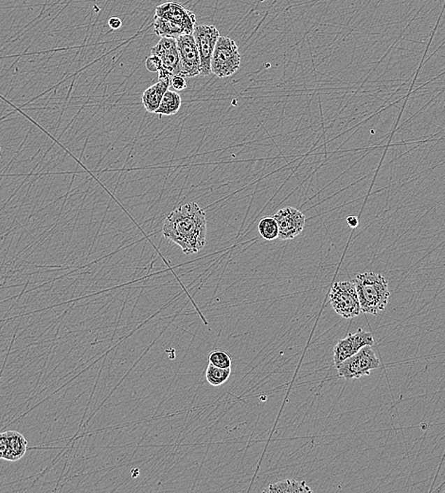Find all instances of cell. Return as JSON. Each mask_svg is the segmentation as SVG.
<instances>
[{"mask_svg":"<svg viewBox=\"0 0 445 493\" xmlns=\"http://www.w3.org/2000/svg\"><path fill=\"white\" fill-rule=\"evenodd\" d=\"M362 313L377 315L385 310L390 299L388 280L382 274L364 273L357 274L353 280Z\"/></svg>","mask_w":445,"mask_h":493,"instance_id":"2","label":"cell"},{"mask_svg":"<svg viewBox=\"0 0 445 493\" xmlns=\"http://www.w3.org/2000/svg\"><path fill=\"white\" fill-rule=\"evenodd\" d=\"M193 36L198 50L201 71L200 76H207L212 73V58L215 45L220 34L217 27L213 25H199L194 28Z\"/></svg>","mask_w":445,"mask_h":493,"instance_id":"6","label":"cell"},{"mask_svg":"<svg viewBox=\"0 0 445 493\" xmlns=\"http://www.w3.org/2000/svg\"><path fill=\"white\" fill-rule=\"evenodd\" d=\"M154 33L159 37H168V38H175L189 34L183 27L173 23L172 21L164 20V18L154 17Z\"/></svg>","mask_w":445,"mask_h":493,"instance_id":"15","label":"cell"},{"mask_svg":"<svg viewBox=\"0 0 445 493\" xmlns=\"http://www.w3.org/2000/svg\"><path fill=\"white\" fill-rule=\"evenodd\" d=\"M108 25L110 27L112 30H119V29L122 26V22L119 17H111L110 20H108Z\"/></svg>","mask_w":445,"mask_h":493,"instance_id":"23","label":"cell"},{"mask_svg":"<svg viewBox=\"0 0 445 493\" xmlns=\"http://www.w3.org/2000/svg\"><path fill=\"white\" fill-rule=\"evenodd\" d=\"M329 301L335 313L344 319H353L362 313L360 302L353 281L337 282L333 285Z\"/></svg>","mask_w":445,"mask_h":493,"instance_id":"4","label":"cell"},{"mask_svg":"<svg viewBox=\"0 0 445 493\" xmlns=\"http://www.w3.org/2000/svg\"><path fill=\"white\" fill-rule=\"evenodd\" d=\"M263 492L268 493H300L312 492L305 481H297L294 479H285L277 482L275 484L269 485Z\"/></svg>","mask_w":445,"mask_h":493,"instance_id":"14","label":"cell"},{"mask_svg":"<svg viewBox=\"0 0 445 493\" xmlns=\"http://www.w3.org/2000/svg\"><path fill=\"white\" fill-rule=\"evenodd\" d=\"M241 55L234 40L220 36L215 45L212 58V73L219 78H226L235 74L241 66Z\"/></svg>","mask_w":445,"mask_h":493,"instance_id":"3","label":"cell"},{"mask_svg":"<svg viewBox=\"0 0 445 493\" xmlns=\"http://www.w3.org/2000/svg\"><path fill=\"white\" fill-rule=\"evenodd\" d=\"M231 374V369H219L210 364L206 369V380L210 385L218 387L228 382Z\"/></svg>","mask_w":445,"mask_h":493,"instance_id":"17","label":"cell"},{"mask_svg":"<svg viewBox=\"0 0 445 493\" xmlns=\"http://www.w3.org/2000/svg\"><path fill=\"white\" fill-rule=\"evenodd\" d=\"M346 220H347L348 225L350 226L351 228H356L357 226H358V218L353 217V215H351V217H348Z\"/></svg>","mask_w":445,"mask_h":493,"instance_id":"24","label":"cell"},{"mask_svg":"<svg viewBox=\"0 0 445 493\" xmlns=\"http://www.w3.org/2000/svg\"><path fill=\"white\" fill-rule=\"evenodd\" d=\"M145 66L151 73H159L162 69L161 60L156 55L149 56L145 61Z\"/></svg>","mask_w":445,"mask_h":493,"instance_id":"20","label":"cell"},{"mask_svg":"<svg viewBox=\"0 0 445 493\" xmlns=\"http://www.w3.org/2000/svg\"><path fill=\"white\" fill-rule=\"evenodd\" d=\"M182 105V99L177 92L168 90L162 98L161 106L157 109L156 114L162 116H173L180 110Z\"/></svg>","mask_w":445,"mask_h":493,"instance_id":"16","label":"cell"},{"mask_svg":"<svg viewBox=\"0 0 445 493\" xmlns=\"http://www.w3.org/2000/svg\"><path fill=\"white\" fill-rule=\"evenodd\" d=\"M28 450V441L18 431L0 433V459L15 462L20 460Z\"/></svg>","mask_w":445,"mask_h":493,"instance_id":"11","label":"cell"},{"mask_svg":"<svg viewBox=\"0 0 445 493\" xmlns=\"http://www.w3.org/2000/svg\"><path fill=\"white\" fill-rule=\"evenodd\" d=\"M170 85L168 83L159 81L143 92V103L149 113H156L159 106H161L162 98L165 92L169 90Z\"/></svg>","mask_w":445,"mask_h":493,"instance_id":"13","label":"cell"},{"mask_svg":"<svg viewBox=\"0 0 445 493\" xmlns=\"http://www.w3.org/2000/svg\"><path fill=\"white\" fill-rule=\"evenodd\" d=\"M379 365V359L375 355L372 346L367 345L338 364L337 369L340 377L353 380L370 376V372L378 369Z\"/></svg>","mask_w":445,"mask_h":493,"instance_id":"5","label":"cell"},{"mask_svg":"<svg viewBox=\"0 0 445 493\" xmlns=\"http://www.w3.org/2000/svg\"><path fill=\"white\" fill-rule=\"evenodd\" d=\"M180 53L181 71L180 76L191 78L200 76L201 64L200 56L193 34H183L177 38Z\"/></svg>","mask_w":445,"mask_h":493,"instance_id":"7","label":"cell"},{"mask_svg":"<svg viewBox=\"0 0 445 493\" xmlns=\"http://www.w3.org/2000/svg\"><path fill=\"white\" fill-rule=\"evenodd\" d=\"M151 55L157 56L161 60L162 68L166 69L174 76L180 74V58L177 39L161 37L156 46L152 48Z\"/></svg>","mask_w":445,"mask_h":493,"instance_id":"12","label":"cell"},{"mask_svg":"<svg viewBox=\"0 0 445 493\" xmlns=\"http://www.w3.org/2000/svg\"><path fill=\"white\" fill-rule=\"evenodd\" d=\"M206 213L196 202L180 205L166 217L162 234L178 245L185 255H193L207 243Z\"/></svg>","mask_w":445,"mask_h":493,"instance_id":"1","label":"cell"},{"mask_svg":"<svg viewBox=\"0 0 445 493\" xmlns=\"http://www.w3.org/2000/svg\"><path fill=\"white\" fill-rule=\"evenodd\" d=\"M154 17L164 18L183 27L189 34H193L196 28V15L177 2H166L159 5L154 13Z\"/></svg>","mask_w":445,"mask_h":493,"instance_id":"10","label":"cell"},{"mask_svg":"<svg viewBox=\"0 0 445 493\" xmlns=\"http://www.w3.org/2000/svg\"><path fill=\"white\" fill-rule=\"evenodd\" d=\"M260 236L268 241H273L279 238V226L275 218L266 217L262 218L258 225Z\"/></svg>","mask_w":445,"mask_h":493,"instance_id":"18","label":"cell"},{"mask_svg":"<svg viewBox=\"0 0 445 493\" xmlns=\"http://www.w3.org/2000/svg\"><path fill=\"white\" fill-rule=\"evenodd\" d=\"M279 226V238L282 241H292L305 227V215L300 210L285 207L273 215Z\"/></svg>","mask_w":445,"mask_h":493,"instance_id":"8","label":"cell"},{"mask_svg":"<svg viewBox=\"0 0 445 493\" xmlns=\"http://www.w3.org/2000/svg\"><path fill=\"white\" fill-rule=\"evenodd\" d=\"M0 158H1V148H0Z\"/></svg>","mask_w":445,"mask_h":493,"instance_id":"25","label":"cell"},{"mask_svg":"<svg viewBox=\"0 0 445 493\" xmlns=\"http://www.w3.org/2000/svg\"><path fill=\"white\" fill-rule=\"evenodd\" d=\"M174 74L164 68H162L161 71H159V81L168 83L170 86H172V80L174 78Z\"/></svg>","mask_w":445,"mask_h":493,"instance_id":"22","label":"cell"},{"mask_svg":"<svg viewBox=\"0 0 445 493\" xmlns=\"http://www.w3.org/2000/svg\"><path fill=\"white\" fill-rule=\"evenodd\" d=\"M209 362L210 364L219 369H231L233 359L226 352L223 350H214L210 354Z\"/></svg>","mask_w":445,"mask_h":493,"instance_id":"19","label":"cell"},{"mask_svg":"<svg viewBox=\"0 0 445 493\" xmlns=\"http://www.w3.org/2000/svg\"><path fill=\"white\" fill-rule=\"evenodd\" d=\"M373 343H374V338H373L372 333L367 332L362 329H357L356 332L350 333L347 337L338 341L337 345L335 346V366L337 367L338 364L345 361L346 359L354 355L357 352L361 350L364 346H372Z\"/></svg>","mask_w":445,"mask_h":493,"instance_id":"9","label":"cell"},{"mask_svg":"<svg viewBox=\"0 0 445 493\" xmlns=\"http://www.w3.org/2000/svg\"><path fill=\"white\" fill-rule=\"evenodd\" d=\"M172 87H174L175 90L177 92H181L187 87V83L185 77L180 76H175L174 78L172 80Z\"/></svg>","mask_w":445,"mask_h":493,"instance_id":"21","label":"cell"}]
</instances>
